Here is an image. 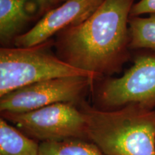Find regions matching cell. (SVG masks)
Returning <instances> with one entry per match:
<instances>
[{"mask_svg":"<svg viewBox=\"0 0 155 155\" xmlns=\"http://www.w3.org/2000/svg\"><path fill=\"white\" fill-rule=\"evenodd\" d=\"M134 0H104L80 24L61 32L60 58L97 78L117 71L129 48V19Z\"/></svg>","mask_w":155,"mask_h":155,"instance_id":"6da1fadb","label":"cell"},{"mask_svg":"<svg viewBox=\"0 0 155 155\" xmlns=\"http://www.w3.org/2000/svg\"><path fill=\"white\" fill-rule=\"evenodd\" d=\"M145 14H155V0H140L131 7L130 17Z\"/></svg>","mask_w":155,"mask_h":155,"instance_id":"7c38bea8","label":"cell"},{"mask_svg":"<svg viewBox=\"0 0 155 155\" xmlns=\"http://www.w3.org/2000/svg\"><path fill=\"white\" fill-rule=\"evenodd\" d=\"M94 81L84 76L64 77L22 87L0 97V111L23 113L59 103L77 104Z\"/></svg>","mask_w":155,"mask_h":155,"instance_id":"8992f818","label":"cell"},{"mask_svg":"<svg viewBox=\"0 0 155 155\" xmlns=\"http://www.w3.org/2000/svg\"><path fill=\"white\" fill-rule=\"evenodd\" d=\"M45 44L30 48L0 50V97L13 91L46 80L84 76L96 79L49 53Z\"/></svg>","mask_w":155,"mask_h":155,"instance_id":"3957f363","label":"cell"},{"mask_svg":"<svg viewBox=\"0 0 155 155\" xmlns=\"http://www.w3.org/2000/svg\"><path fill=\"white\" fill-rule=\"evenodd\" d=\"M40 144L9 122L0 119V155H39Z\"/></svg>","mask_w":155,"mask_h":155,"instance_id":"9c48e42d","label":"cell"},{"mask_svg":"<svg viewBox=\"0 0 155 155\" xmlns=\"http://www.w3.org/2000/svg\"><path fill=\"white\" fill-rule=\"evenodd\" d=\"M104 0H67L45 13L27 32L14 40L18 48H30L45 42L54 35L88 18Z\"/></svg>","mask_w":155,"mask_h":155,"instance_id":"52a82bcc","label":"cell"},{"mask_svg":"<svg viewBox=\"0 0 155 155\" xmlns=\"http://www.w3.org/2000/svg\"><path fill=\"white\" fill-rule=\"evenodd\" d=\"M130 49H149L155 53V14L129 19Z\"/></svg>","mask_w":155,"mask_h":155,"instance_id":"8fae6325","label":"cell"},{"mask_svg":"<svg viewBox=\"0 0 155 155\" xmlns=\"http://www.w3.org/2000/svg\"><path fill=\"white\" fill-rule=\"evenodd\" d=\"M39 155H104L94 143L85 139L40 143Z\"/></svg>","mask_w":155,"mask_h":155,"instance_id":"30bf717a","label":"cell"},{"mask_svg":"<svg viewBox=\"0 0 155 155\" xmlns=\"http://www.w3.org/2000/svg\"><path fill=\"white\" fill-rule=\"evenodd\" d=\"M48 11L46 0H0L1 43H9L29 22Z\"/></svg>","mask_w":155,"mask_h":155,"instance_id":"ba28073f","label":"cell"},{"mask_svg":"<svg viewBox=\"0 0 155 155\" xmlns=\"http://www.w3.org/2000/svg\"><path fill=\"white\" fill-rule=\"evenodd\" d=\"M101 109L113 110L128 105L155 107V56L141 55L117 78L106 81L98 89Z\"/></svg>","mask_w":155,"mask_h":155,"instance_id":"5b68a950","label":"cell"},{"mask_svg":"<svg viewBox=\"0 0 155 155\" xmlns=\"http://www.w3.org/2000/svg\"><path fill=\"white\" fill-rule=\"evenodd\" d=\"M66 1L67 0H47V2H48V7H49V9H51L52 7L58 5V4L63 3Z\"/></svg>","mask_w":155,"mask_h":155,"instance_id":"4fadbf2b","label":"cell"},{"mask_svg":"<svg viewBox=\"0 0 155 155\" xmlns=\"http://www.w3.org/2000/svg\"><path fill=\"white\" fill-rule=\"evenodd\" d=\"M87 139L104 155H155V110L128 105L113 110L83 101Z\"/></svg>","mask_w":155,"mask_h":155,"instance_id":"7a4b0ae2","label":"cell"},{"mask_svg":"<svg viewBox=\"0 0 155 155\" xmlns=\"http://www.w3.org/2000/svg\"><path fill=\"white\" fill-rule=\"evenodd\" d=\"M2 117L40 143L88 139L85 114L72 103L52 104L23 113H2Z\"/></svg>","mask_w":155,"mask_h":155,"instance_id":"277c9868","label":"cell"}]
</instances>
